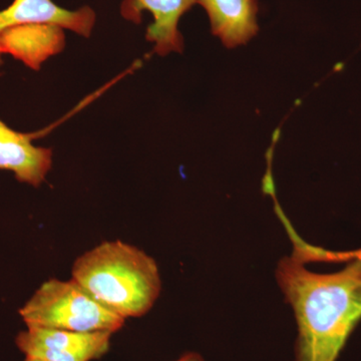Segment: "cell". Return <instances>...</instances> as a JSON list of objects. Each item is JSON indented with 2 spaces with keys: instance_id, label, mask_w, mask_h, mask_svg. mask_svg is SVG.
Returning a JSON list of instances; mask_svg holds the SVG:
<instances>
[{
  "instance_id": "cell-1",
  "label": "cell",
  "mask_w": 361,
  "mask_h": 361,
  "mask_svg": "<svg viewBox=\"0 0 361 361\" xmlns=\"http://www.w3.org/2000/svg\"><path fill=\"white\" fill-rule=\"evenodd\" d=\"M341 271L312 272L296 250L275 276L295 315V361H337L361 322V249Z\"/></svg>"
},
{
  "instance_id": "cell-4",
  "label": "cell",
  "mask_w": 361,
  "mask_h": 361,
  "mask_svg": "<svg viewBox=\"0 0 361 361\" xmlns=\"http://www.w3.org/2000/svg\"><path fill=\"white\" fill-rule=\"evenodd\" d=\"M113 334L27 327L16 337V344L25 357L45 361H92L108 353Z\"/></svg>"
},
{
  "instance_id": "cell-2",
  "label": "cell",
  "mask_w": 361,
  "mask_h": 361,
  "mask_svg": "<svg viewBox=\"0 0 361 361\" xmlns=\"http://www.w3.org/2000/svg\"><path fill=\"white\" fill-rule=\"evenodd\" d=\"M71 278L123 319L141 317L160 296L155 259L125 242H102L73 263Z\"/></svg>"
},
{
  "instance_id": "cell-6",
  "label": "cell",
  "mask_w": 361,
  "mask_h": 361,
  "mask_svg": "<svg viewBox=\"0 0 361 361\" xmlns=\"http://www.w3.org/2000/svg\"><path fill=\"white\" fill-rule=\"evenodd\" d=\"M96 20V13L90 6L68 11L52 0H13L11 6L0 11V35L25 23H51L90 37Z\"/></svg>"
},
{
  "instance_id": "cell-5",
  "label": "cell",
  "mask_w": 361,
  "mask_h": 361,
  "mask_svg": "<svg viewBox=\"0 0 361 361\" xmlns=\"http://www.w3.org/2000/svg\"><path fill=\"white\" fill-rule=\"evenodd\" d=\"M196 4L197 0H123L121 14L125 20L141 23L142 13L149 11L153 23L147 28L146 39L155 44L154 52L167 56L183 51L180 18Z\"/></svg>"
},
{
  "instance_id": "cell-8",
  "label": "cell",
  "mask_w": 361,
  "mask_h": 361,
  "mask_svg": "<svg viewBox=\"0 0 361 361\" xmlns=\"http://www.w3.org/2000/svg\"><path fill=\"white\" fill-rule=\"evenodd\" d=\"M33 137L0 120V170L11 171L20 182L39 187L51 170L52 152L33 146Z\"/></svg>"
},
{
  "instance_id": "cell-11",
  "label": "cell",
  "mask_w": 361,
  "mask_h": 361,
  "mask_svg": "<svg viewBox=\"0 0 361 361\" xmlns=\"http://www.w3.org/2000/svg\"><path fill=\"white\" fill-rule=\"evenodd\" d=\"M23 361H45V360H39V358H35V357H25V360Z\"/></svg>"
},
{
  "instance_id": "cell-7",
  "label": "cell",
  "mask_w": 361,
  "mask_h": 361,
  "mask_svg": "<svg viewBox=\"0 0 361 361\" xmlns=\"http://www.w3.org/2000/svg\"><path fill=\"white\" fill-rule=\"evenodd\" d=\"M65 28L51 23H25L0 35V56L9 54L39 71L47 59L65 49Z\"/></svg>"
},
{
  "instance_id": "cell-3",
  "label": "cell",
  "mask_w": 361,
  "mask_h": 361,
  "mask_svg": "<svg viewBox=\"0 0 361 361\" xmlns=\"http://www.w3.org/2000/svg\"><path fill=\"white\" fill-rule=\"evenodd\" d=\"M26 327L66 331H106L122 329L126 319L108 310L71 278L45 281L20 308Z\"/></svg>"
},
{
  "instance_id": "cell-10",
  "label": "cell",
  "mask_w": 361,
  "mask_h": 361,
  "mask_svg": "<svg viewBox=\"0 0 361 361\" xmlns=\"http://www.w3.org/2000/svg\"><path fill=\"white\" fill-rule=\"evenodd\" d=\"M176 361H205L199 353H188L180 356L179 360Z\"/></svg>"
},
{
  "instance_id": "cell-9",
  "label": "cell",
  "mask_w": 361,
  "mask_h": 361,
  "mask_svg": "<svg viewBox=\"0 0 361 361\" xmlns=\"http://www.w3.org/2000/svg\"><path fill=\"white\" fill-rule=\"evenodd\" d=\"M207 13L211 30L228 49L247 44L257 35V0H197Z\"/></svg>"
}]
</instances>
